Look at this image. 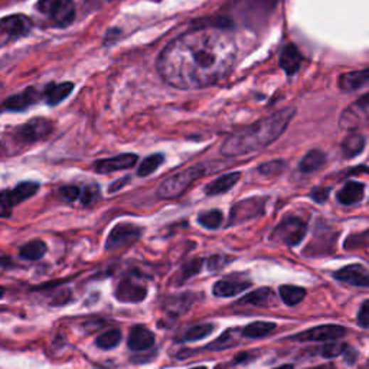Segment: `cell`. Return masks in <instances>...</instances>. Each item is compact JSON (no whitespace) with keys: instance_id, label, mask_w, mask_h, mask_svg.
Returning a JSON list of instances; mask_svg holds the SVG:
<instances>
[{"instance_id":"42","label":"cell","mask_w":369,"mask_h":369,"mask_svg":"<svg viewBox=\"0 0 369 369\" xmlns=\"http://www.w3.org/2000/svg\"><path fill=\"white\" fill-rule=\"evenodd\" d=\"M227 261H230V258H228V257H224V255H214V257H210V258L208 260V269L213 270V272L220 270V269L225 267V262H227Z\"/></svg>"},{"instance_id":"2","label":"cell","mask_w":369,"mask_h":369,"mask_svg":"<svg viewBox=\"0 0 369 369\" xmlns=\"http://www.w3.org/2000/svg\"><path fill=\"white\" fill-rule=\"evenodd\" d=\"M294 114L296 110L293 107H287L251 126L241 129L224 141L221 153L227 157H235L258 151L270 146L284 133Z\"/></svg>"},{"instance_id":"28","label":"cell","mask_w":369,"mask_h":369,"mask_svg":"<svg viewBox=\"0 0 369 369\" xmlns=\"http://www.w3.org/2000/svg\"><path fill=\"white\" fill-rule=\"evenodd\" d=\"M46 252V244L41 240H35V241H29L28 244H25L19 254L21 258L26 260V261H36L41 260Z\"/></svg>"},{"instance_id":"27","label":"cell","mask_w":369,"mask_h":369,"mask_svg":"<svg viewBox=\"0 0 369 369\" xmlns=\"http://www.w3.org/2000/svg\"><path fill=\"white\" fill-rule=\"evenodd\" d=\"M363 198V185L358 182L346 183L338 193V200L342 205H353Z\"/></svg>"},{"instance_id":"21","label":"cell","mask_w":369,"mask_h":369,"mask_svg":"<svg viewBox=\"0 0 369 369\" xmlns=\"http://www.w3.org/2000/svg\"><path fill=\"white\" fill-rule=\"evenodd\" d=\"M301 65V54L294 45H287L280 55V67L287 75H294Z\"/></svg>"},{"instance_id":"16","label":"cell","mask_w":369,"mask_h":369,"mask_svg":"<svg viewBox=\"0 0 369 369\" xmlns=\"http://www.w3.org/2000/svg\"><path fill=\"white\" fill-rule=\"evenodd\" d=\"M2 32L9 35L11 38H19L29 33L32 28V21L23 15H12L2 19Z\"/></svg>"},{"instance_id":"24","label":"cell","mask_w":369,"mask_h":369,"mask_svg":"<svg viewBox=\"0 0 369 369\" xmlns=\"http://www.w3.org/2000/svg\"><path fill=\"white\" fill-rule=\"evenodd\" d=\"M74 90L73 82H61V84H50L45 90V100L49 105H57L63 102Z\"/></svg>"},{"instance_id":"25","label":"cell","mask_w":369,"mask_h":369,"mask_svg":"<svg viewBox=\"0 0 369 369\" xmlns=\"http://www.w3.org/2000/svg\"><path fill=\"white\" fill-rule=\"evenodd\" d=\"M325 162H326V156L322 150H310L301 159L299 169L303 173H311L321 169L325 165Z\"/></svg>"},{"instance_id":"6","label":"cell","mask_w":369,"mask_h":369,"mask_svg":"<svg viewBox=\"0 0 369 369\" xmlns=\"http://www.w3.org/2000/svg\"><path fill=\"white\" fill-rule=\"evenodd\" d=\"M52 130H54V124H52L50 120L36 117V119L29 120L23 126L18 127L14 132L15 133L14 136H15L16 141L21 144H32V143H36V141L48 137L52 133Z\"/></svg>"},{"instance_id":"3","label":"cell","mask_w":369,"mask_h":369,"mask_svg":"<svg viewBox=\"0 0 369 369\" xmlns=\"http://www.w3.org/2000/svg\"><path fill=\"white\" fill-rule=\"evenodd\" d=\"M221 166H223L221 162H205V164H199V165L191 166L188 169H183V171L175 173L173 176L168 178L159 186V189H157V196L162 198V199L179 198L199 178L223 169Z\"/></svg>"},{"instance_id":"8","label":"cell","mask_w":369,"mask_h":369,"mask_svg":"<svg viewBox=\"0 0 369 369\" xmlns=\"http://www.w3.org/2000/svg\"><path fill=\"white\" fill-rule=\"evenodd\" d=\"M365 123H369V94L351 104L339 119V124L345 130H355Z\"/></svg>"},{"instance_id":"30","label":"cell","mask_w":369,"mask_h":369,"mask_svg":"<svg viewBox=\"0 0 369 369\" xmlns=\"http://www.w3.org/2000/svg\"><path fill=\"white\" fill-rule=\"evenodd\" d=\"M164 162H165V156H164V154H161V153L151 154V156L146 157V159L140 164L139 171H137V175H139L140 178H146V176L151 175L153 172H156L157 168H159Z\"/></svg>"},{"instance_id":"20","label":"cell","mask_w":369,"mask_h":369,"mask_svg":"<svg viewBox=\"0 0 369 369\" xmlns=\"http://www.w3.org/2000/svg\"><path fill=\"white\" fill-rule=\"evenodd\" d=\"M39 189V185L35 183V182H23V183H19L16 188L14 189H8V191H4L2 195L9 200V203L14 206V205H18L26 199H29L31 196H33Z\"/></svg>"},{"instance_id":"13","label":"cell","mask_w":369,"mask_h":369,"mask_svg":"<svg viewBox=\"0 0 369 369\" xmlns=\"http://www.w3.org/2000/svg\"><path fill=\"white\" fill-rule=\"evenodd\" d=\"M137 164V156L133 153H124L119 154L116 157H110V159L97 161L92 165L94 172L97 173H112L116 171H124L130 169Z\"/></svg>"},{"instance_id":"9","label":"cell","mask_w":369,"mask_h":369,"mask_svg":"<svg viewBox=\"0 0 369 369\" xmlns=\"http://www.w3.org/2000/svg\"><path fill=\"white\" fill-rule=\"evenodd\" d=\"M306 224L296 217L283 220L273 232V240L282 241L290 247H294L301 242L306 235Z\"/></svg>"},{"instance_id":"19","label":"cell","mask_w":369,"mask_h":369,"mask_svg":"<svg viewBox=\"0 0 369 369\" xmlns=\"http://www.w3.org/2000/svg\"><path fill=\"white\" fill-rule=\"evenodd\" d=\"M251 286L250 282L237 280V279H223L214 284V294L218 297H232L244 292Z\"/></svg>"},{"instance_id":"23","label":"cell","mask_w":369,"mask_h":369,"mask_svg":"<svg viewBox=\"0 0 369 369\" xmlns=\"http://www.w3.org/2000/svg\"><path fill=\"white\" fill-rule=\"evenodd\" d=\"M240 178H241L240 172H232V173L220 176L218 179L213 181L206 186L205 192H206V195H210V196L225 193V192H228L231 188H234L237 185Z\"/></svg>"},{"instance_id":"41","label":"cell","mask_w":369,"mask_h":369,"mask_svg":"<svg viewBox=\"0 0 369 369\" xmlns=\"http://www.w3.org/2000/svg\"><path fill=\"white\" fill-rule=\"evenodd\" d=\"M358 323L362 328H369V300H365L359 309Z\"/></svg>"},{"instance_id":"5","label":"cell","mask_w":369,"mask_h":369,"mask_svg":"<svg viewBox=\"0 0 369 369\" xmlns=\"http://www.w3.org/2000/svg\"><path fill=\"white\" fill-rule=\"evenodd\" d=\"M36 8L61 28L73 23L75 18L74 0H39Z\"/></svg>"},{"instance_id":"43","label":"cell","mask_w":369,"mask_h":369,"mask_svg":"<svg viewBox=\"0 0 369 369\" xmlns=\"http://www.w3.org/2000/svg\"><path fill=\"white\" fill-rule=\"evenodd\" d=\"M329 193H331V189H328V188H316L311 192V198L318 203H323L329 198Z\"/></svg>"},{"instance_id":"45","label":"cell","mask_w":369,"mask_h":369,"mask_svg":"<svg viewBox=\"0 0 369 369\" xmlns=\"http://www.w3.org/2000/svg\"><path fill=\"white\" fill-rule=\"evenodd\" d=\"M130 181V178L127 176V178H122V181L120 182H117V183H113L112 186H110V192H114V189H120L124 183H127Z\"/></svg>"},{"instance_id":"44","label":"cell","mask_w":369,"mask_h":369,"mask_svg":"<svg viewBox=\"0 0 369 369\" xmlns=\"http://www.w3.org/2000/svg\"><path fill=\"white\" fill-rule=\"evenodd\" d=\"M0 213H2V217L4 218H8V217H11V214H12V205L9 203V200L2 195V198H0Z\"/></svg>"},{"instance_id":"22","label":"cell","mask_w":369,"mask_h":369,"mask_svg":"<svg viewBox=\"0 0 369 369\" xmlns=\"http://www.w3.org/2000/svg\"><path fill=\"white\" fill-rule=\"evenodd\" d=\"M274 293L269 287L258 289L240 300V304H251L257 307H272L274 304Z\"/></svg>"},{"instance_id":"18","label":"cell","mask_w":369,"mask_h":369,"mask_svg":"<svg viewBox=\"0 0 369 369\" xmlns=\"http://www.w3.org/2000/svg\"><path fill=\"white\" fill-rule=\"evenodd\" d=\"M338 82H339V88L342 91H345V92H351V91L359 90L360 87L369 84V68L342 74L339 77Z\"/></svg>"},{"instance_id":"40","label":"cell","mask_w":369,"mask_h":369,"mask_svg":"<svg viewBox=\"0 0 369 369\" xmlns=\"http://www.w3.org/2000/svg\"><path fill=\"white\" fill-rule=\"evenodd\" d=\"M60 195L63 199H65L67 202H74L80 195H81V191L80 188L77 186H64L60 189Z\"/></svg>"},{"instance_id":"32","label":"cell","mask_w":369,"mask_h":369,"mask_svg":"<svg viewBox=\"0 0 369 369\" xmlns=\"http://www.w3.org/2000/svg\"><path fill=\"white\" fill-rule=\"evenodd\" d=\"M280 297L287 306H296L306 297V290L297 286H282Z\"/></svg>"},{"instance_id":"36","label":"cell","mask_w":369,"mask_h":369,"mask_svg":"<svg viewBox=\"0 0 369 369\" xmlns=\"http://www.w3.org/2000/svg\"><path fill=\"white\" fill-rule=\"evenodd\" d=\"M202 260H193L191 262H188V264L183 266V269L179 272V284H182L183 282H188L192 276L198 274L200 267H202Z\"/></svg>"},{"instance_id":"31","label":"cell","mask_w":369,"mask_h":369,"mask_svg":"<svg viewBox=\"0 0 369 369\" xmlns=\"http://www.w3.org/2000/svg\"><path fill=\"white\" fill-rule=\"evenodd\" d=\"M120 341H122V332L119 329H112V331H107V332L98 335L95 339V345L100 349L109 351V349L116 348L120 343Z\"/></svg>"},{"instance_id":"34","label":"cell","mask_w":369,"mask_h":369,"mask_svg":"<svg viewBox=\"0 0 369 369\" xmlns=\"http://www.w3.org/2000/svg\"><path fill=\"white\" fill-rule=\"evenodd\" d=\"M214 329H215V326H214L213 323H202V325H196V326L189 328V329L185 332L183 339L188 341V342L199 341V339H203V338H206L208 335L213 333Z\"/></svg>"},{"instance_id":"17","label":"cell","mask_w":369,"mask_h":369,"mask_svg":"<svg viewBox=\"0 0 369 369\" xmlns=\"http://www.w3.org/2000/svg\"><path fill=\"white\" fill-rule=\"evenodd\" d=\"M154 335L143 326H136L132 329L129 336V348L134 352H141L153 348Z\"/></svg>"},{"instance_id":"26","label":"cell","mask_w":369,"mask_h":369,"mask_svg":"<svg viewBox=\"0 0 369 369\" xmlns=\"http://www.w3.org/2000/svg\"><path fill=\"white\" fill-rule=\"evenodd\" d=\"M365 147V137L360 133H349L342 141V153L346 159L358 156Z\"/></svg>"},{"instance_id":"37","label":"cell","mask_w":369,"mask_h":369,"mask_svg":"<svg viewBox=\"0 0 369 369\" xmlns=\"http://www.w3.org/2000/svg\"><path fill=\"white\" fill-rule=\"evenodd\" d=\"M286 168V164L283 161H272L267 164H262L258 168V172L264 176H276L280 175Z\"/></svg>"},{"instance_id":"7","label":"cell","mask_w":369,"mask_h":369,"mask_svg":"<svg viewBox=\"0 0 369 369\" xmlns=\"http://www.w3.org/2000/svg\"><path fill=\"white\" fill-rule=\"evenodd\" d=\"M266 198H248L234 205L230 214V225H238L241 223H247L264 214Z\"/></svg>"},{"instance_id":"29","label":"cell","mask_w":369,"mask_h":369,"mask_svg":"<svg viewBox=\"0 0 369 369\" xmlns=\"http://www.w3.org/2000/svg\"><path fill=\"white\" fill-rule=\"evenodd\" d=\"M276 329V323L272 322H252L242 329V336L245 338H262L267 336Z\"/></svg>"},{"instance_id":"14","label":"cell","mask_w":369,"mask_h":369,"mask_svg":"<svg viewBox=\"0 0 369 369\" xmlns=\"http://www.w3.org/2000/svg\"><path fill=\"white\" fill-rule=\"evenodd\" d=\"M41 97H42V92L38 88L28 87L25 91L9 97L5 101L4 107L8 112H23V110L29 109L31 105L36 104L41 100Z\"/></svg>"},{"instance_id":"33","label":"cell","mask_w":369,"mask_h":369,"mask_svg":"<svg viewBox=\"0 0 369 369\" xmlns=\"http://www.w3.org/2000/svg\"><path fill=\"white\" fill-rule=\"evenodd\" d=\"M198 223L208 230H217L220 228L221 223H223V213L218 209H213L208 210V213H202L198 217Z\"/></svg>"},{"instance_id":"10","label":"cell","mask_w":369,"mask_h":369,"mask_svg":"<svg viewBox=\"0 0 369 369\" xmlns=\"http://www.w3.org/2000/svg\"><path fill=\"white\" fill-rule=\"evenodd\" d=\"M147 289L139 277L126 276L116 289V297L122 303H140L146 299Z\"/></svg>"},{"instance_id":"47","label":"cell","mask_w":369,"mask_h":369,"mask_svg":"<svg viewBox=\"0 0 369 369\" xmlns=\"http://www.w3.org/2000/svg\"><path fill=\"white\" fill-rule=\"evenodd\" d=\"M192 369H206L205 366H198V368H192Z\"/></svg>"},{"instance_id":"35","label":"cell","mask_w":369,"mask_h":369,"mask_svg":"<svg viewBox=\"0 0 369 369\" xmlns=\"http://www.w3.org/2000/svg\"><path fill=\"white\" fill-rule=\"evenodd\" d=\"M238 331H227L221 338H218L217 341H214L213 343H209L206 348L209 351H223L227 349L232 345H235L238 342Z\"/></svg>"},{"instance_id":"46","label":"cell","mask_w":369,"mask_h":369,"mask_svg":"<svg viewBox=\"0 0 369 369\" xmlns=\"http://www.w3.org/2000/svg\"><path fill=\"white\" fill-rule=\"evenodd\" d=\"M276 369H293V365H282V366H279Z\"/></svg>"},{"instance_id":"4","label":"cell","mask_w":369,"mask_h":369,"mask_svg":"<svg viewBox=\"0 0 369 369\" xmlns=\"http://www.w3.org/2000/svg\"><path fill=\"white\" fill-rule=\"evenodd\" d=\"M279 0H234L232 9L241 16L245 25L254 26L257 22L264 21L277 6Z\"/></svg>"},{"instance_id":"39","label":"cell","mask_w":369,"mask_h":369,"mask_svg":"<svg viewBox=\"0 0 369 369\" xmlns=\"http://www.w3.org/2000/svg\"><path fill=\"white\" fill-rule=\"evenodd\" d=\"M98 198H100V189L97 185H90L84 188L81 192V202L84 206H90L95 203Z\"/></svg>"},{"instance_id":"12","label":"cell","mask_w":369,"mask_h":369,"mask_svg":"<svg viewBox=\"0 0 369 369\" xmlns=\"http://www.w3.org/2000/svg\"><path fill=\"white\" fill-rule=\"evenodd\" d=\"M346 329L338 325H323L309 329L306 332H301L296 336H293V341L300 342H326V341H336L342 336H345Z\"/></svg>"},{"instance_id":"11","label":"cell","mask_w":369,"mask_h":369,"mask_svg":"<svg viewBox=\"0 0 369 369\" xmlns=\"http://www.w3.org/2000/svg\"><path fill=\"white\" fill-rule=\"evenodd\" d=\"M141 235V230L133 224H119L116 225L105 242L107 250H119L122 247L130 245L137 241Z\"/></svg>"},{"instance_id":"15","label":"cell","mask_w":369,"mask_h":369,"mask_svg":"<svg viewBox=\"0 0 369 369\" xmlns=\"http://www.w3.org/2000/svg\"><path fill=\"white\" fill-rule=\"evenodd\" d=\"M335 279L356 287H369V270L360 264H349L335 273Z\"/></svg>"},{"instance_id":"38","label":"cell","mask_w":369,"mask_h":369,"mask_svg":"<svg viewBox=\"0 0 369 369\" xmlns=\"http://www.w3.org/2000/svg\"><path fill=\"white\" fill-rule=\"evenodd\" d=\"M348 349V345L345 343H339V342H332V343H328L325 346L321 348L319 353L323 356V358H336L339 355H342L345 351Z\"/></svg>"},{"instance_id":"1","label":"cell","mask_w":369,"mask_h":369,"mask_svg":"<svg viewBox=\"0 0 369 369\" xmlns=\"http://www.w3.org/2000/svg\"><path fill=\"white\" fill-rule=\"evenodd\" d=\"M237 60V43L223 28L200 26L166 45L157 64L162 78L176 88L214 85L228 75Z\"/></svg>"}]
</instances>
